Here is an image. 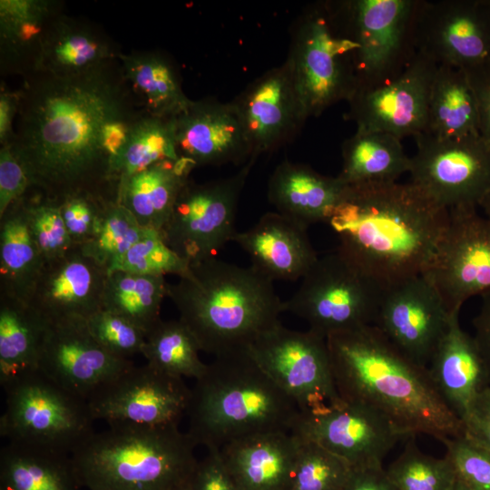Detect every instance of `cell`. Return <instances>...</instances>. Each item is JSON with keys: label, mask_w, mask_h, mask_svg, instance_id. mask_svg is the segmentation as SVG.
<instances>
[{"label": "cell", "mask_w": 490, "mask_h": 490, "mask_svg": "<svg viewBox=\"0 0 490 490\" xmlns=\"http://www.w3.org/2000/svg\"><path fill=\"white\" fill-rule=\"evenodd\" d=\"M191 389L182 377L149 364L133 365L87 400L93 418L109 427L158 428L179 426L187 416Z\"/></svg>", "instance_id": "5bb4252c"}, {"label": "cell", "mask_w": 490, "mask_h": 490, "mask_svg": "<svg viewBox=\"0 0 490 490\" xmlns=\"http://www.w3.org/2000/svg\"><path fill=\"white\" fill-rule=\"evenodd\" d=\"M3 388L0 435L7 443L72 456L94 433L87 401L39 371Z\"/></svg>", "instance_id": "9c48e42d"}, {"label": "cell", "mask_w": 490, "mask_h": 490, "mask_svg": "<svg viewBox=\"0 0 490 490\" xmlns=\"http://www.w3.org/2000/svg\"><path fill=\"white\" fill-rule=\"evenodd\" d=\"M474 338L484 360L490 385V290L482 295L479 312L474 318Z\"/></svg>", "instance_id": "11a10c76"}, {"label": "cell", "mask_w": 490, "mask_h": 490, "mask_svg": "<svg viewBox=\"0 0 490 490\" xmlns=\"http://www.w3.org/2000/svg\"><path fill=\"white\" fill-rule=\"evenodd\" d=\"M31 233L45 261L60 258L74 246L62 216L60 202L29 189L23 196Z\"/></svg>", "instance_id": "7bdbcfd3"}, {"label": "cell", "mask_w": 490, "mask_h": 490, "mask_svg": "<svg viewBox=\"0 0 490 490\" xmlns=\"http://www.w3.org/2000/svg\"><path fill=\"white\" fill-rule=\"evenodd\" d=\"M175 145L179 157L198 166H243L252 151L231 102L206 97L191 100L174 117Z\"/></svg>", "instance_id": "7402d4cb"}, {"label": "cell", "mask_w": 490, "mask_h": 490, "mask_svg": "<svg viewBox=\"0 0 490 490\" xmlns=\"http://www.w3.org/2000/svg\"><path fill=\"white\" fill-rule=\"evenodd\" d=\"M0 221V295L27 302L44 259L31 233L23 197Z\"/></svg>", "instance_id": "836d02e7"}, {"label": "cell", "mask_w": 490, "mask_h": 490, "mask_svg": "<svg viewBox=\"0 0 490 490\" xmlns=\"http://www.w3.org/2000/svg\"><path fill=\"white\" fill-rule=\"evenodd\" d=\"M291 433L319 444L352 468L383 466L386 456L402 438L372 410L345 402L318 412H301Z\"/></svg>", "instance_id": "ffe728a7"}, {"label": "cell", "mask_w": 490, "mask_h": 490, "mask_svg": "<svg viewBox=\"0 0 490 490\" xmlns=\"http://www.w3.org/2000/svg\"><path fill=\"white\" fill-rule=\"evenodd\" d=\"M9 144L30 189L49 199L89 192L118 199L103 131L112 120L140 111L119 60L96 71L58 77L24 78Z\"/></svg>", "instance_id": "6da1fadb"}, {"label": "cell", "mask_w": 490, "mask_h": 490, "mask_svg": "<svg viewBox=\"0 0 490 490\" xmlns=\"http://www.w3.org/2000/svg\"><path fill=\"white\" fill-rule=\"evenodd\" d=\"M357 49L332 20L326 1L309 5L297 17L286 61L307 118L348 103L356 93Z\"/></svg>", "instance_id": "52a82bcc"}, {"label": "cell", "mask_w": 490, "mask_h": 490, "mask_svg": "<svg viewBox=\"0 0 490 490\" xmlns=\"http://www.w3.org/2000/svg\"><path fill=\"white\" fill-rule=\"evenodd\" d=\"M248 349L259 366L299 406L318 412L342 403L333 378L326 338L297 331L279 321Z\"/></svg>", "instance_id": "4fadbf2b"}, {"label": "cell", "mask_w": 490, "mask_h": 490, "mask_svg": "<svg viewBox=\"0 0 490 490\" xmlns=\"http://www.w3.org/2000/svg\"><path fill=\"white\" fill-rule=\"evenodd\" d=\"M191 490H238L220 449L208 448L191 476Z\"/></svg>", "instance_id": "681fc988"}, {"label": "cell", "mask_w": 490, "mask_h": 490, "mask_svg": "<svg viewBox=\"0 0 490 490\" xmlns=\"http://www.w3.org/2000/svg\"><path fill=\"white\" fill-rule=\"evenodd\" d=\"M164 276L115 270L107 275L102 309L118 315L146 334L162 318L161 305L168 297Z\"/></svg>", "instance_id": "8d00e7d4"}, {"label": "cell", "mask_w": 490, "mask_h": 490, "mask_svg": "<svg viewBox=\"0 0 490 490\" xmlns=\"http://www.w3.org/2000/svg\"><path fill=\"white\" fill-rule=\"evenodd\" d=\"M140 112L142 111H135L120 116L110 121L104 126L103 131V146L110 159L111 167L123 151L128 140L131 124Z\"/></svg>", "instance_id": "f5cc1de1"}, {"label": "cell", "mask_w": 490, "mask_h": 490, "mask_svg": "<svg viewBox=\"0 0 490 490\" xmlns=\"http://www.w3.org/2000/svg\"><path fill=\"white\" fill-rule=\"evenodd\" d=\"M114 198L80 192L60 201L62 216L74 245L82 246L93 237L106 202Z\"/></svg>", "instance_id": "7dc6e473"}, {"label": "cell", "mask_w": 490, "mask_h": 490, "mask_svg": "<svg viewBox=\"0 0 490 490\" xmlns=\"http://www.w3.org/2000/svg\"><path fill=\"white\" fill-rule=\"evenodd\" d=\"M300 439L289 490H342L351 466L319 444Z\"/></svg>", "instance_id": "b9f144b4"}, {"label": "cell", "mask_w": 490, "mask_h": 490, "mask_svg": "<svg viewBox=\"0 0 490 490\" xmlns=\"http://www.w3.org/2000/svg\"><path fill=\"white\" fill-rule=\"evenodd\" d=\"M178 158L174 117H157L140 112L131 124L123 151L112 164L111 177L119 187L158 162Z\"/></svg>", "instance_id": "74e56055"}, {"label": "cell", "mask_w": 490, "mask_h": 490, "mask_svg": "<svg viewBox=\"0 0 490 490\" xmlns=\"http://www.w3.org/2000/svg\"><path fill=\"white\" fill-rule=\"evenodd\" d=\"M256 161L251 158L225 178L202 183L188 180L162 231L173 251L192 263L215 257L232 241L239 200Z\"/></svg>", "instance_id": "8fae6325"}, {"label": "cell", "mask_w": 490, "mask_h": 490, "mask_svg": "<svg viewBox=\"0 0 490 490\" xmlns=\"http://www.w3.org/2000/svg\"><path fill=\"white\" fill-rule=\"evenodd\" d=\"M448 220L411 182L346 185L325 223L337 250L383 290L423 273Z\"/></svg>", "instance_id": "7a4b0ae2"}, {"label": "cell", "mask_w": 490, "mask_h": 490, "mask_svg": "<svg viewBox=\"0 0 490 490\" xmlns=\"http://www.w3.org/2000/svg\"><path fill=\"white\" fill-rule=\"evenodd\" d=\"M308 227L279 212H266L232 241L249 255L251 267L271 280L302 279L318 257Z\"/></svg>", "instance_id": "cb8c5ba5"}, {"label": "cell", "mask_w": 490, "mask_h": 490, "mask_svg": "<svg viewBox=\"0 0 490 490\" xmlns=\"http://www.w3.org/2000/svg\"><path fill=\"white\" fill-rule=\"evenodd\" d=\"M86 322L94 339L111 355L132 360L142 354L146 333L125 318L101 309Z\"/></svg>", "instance_id": "f6af8a7d"}, {"label": "cell", "mask_w": 490, "mask_h": 490, "mask_svg": "<svg viewBox=\"0 0 490 490\" xmlns=\"http://www.w3.org/2000/svg\"><path fill=\"white\" fill-rule=\"evenodd\" d=\"M464 433L490 450V385L475 397L462 419Z\"/></svg>", "instance_id": "f907efd6"}, {"label": "cell", "mask_w": 490, "mask_h": 490, "mask_svg": "<svg viewBox=\"0 0 490 490\" xmlns=\"http://www.w3.org/2000/svg\"><path fill=\"white\" fill-rule=\"evenodd\" d=\"M449 490H472L456 477Z\"/></svg>", "instance_id": "680465c9"}, {"label": "cell", "mask_w": 490, "mask_h": 490, "mask_svg": "<svg viewBox=\"0 0 490 490\" xmlns=\"http://www.w3.org/2000/svg\"><path fill=\"white\" fill-rule=\"evenodd\" d=\"M300 413L245 348L215 357L196 379L187 433L197 446L220 449L257 434L291 432Z\"/></svg>", "instance_id": "5b68a950"}, {"label": "cell", "mask_w": 490, "mask_h": 490, "mask_svg": "<svg viewBox=\"0 0 490 490\" xmlns=\"http://www.w3.org/2000/svg\"><path fill=\"white\" fill-rule=\"evenodd\" d=\"M326 3L336 25L358 46L355 54L356 92L370 90L394 80L414 59L418 0Z\"/></svg>", "instance_id": "ba28073f"}, {"label": "cell", "mask_w": 490, "mask_h": 490, "mask_svg": "<svg viewBox=\"0 0 490 490\" xmlns=\"http://www.w3.org/2000/svg\"><path fill=\"white\" fill-rule=\"evenodd\" d=\"M195 163L185 157L158 162L118 187V201L146 229L162 231Z\"/></svg>", "instance_id": "4dcf8cb0"}, {"label": "cell", "mask_w": 490, "mask_h": 490, "mask_svg": "<svg viewBox=\"0 0 490 490\" xmlns=\"http://www.w3.org/2000/svg\"><path fill=\"white\" fill-rule=\"evenodd\" d=\"M345 187L338 176L323 175L309 165L285 160L270 176L267 195L277 212L309 228L325 222Z\"/></svg>", "instance_id": "f1b7e54d"}, {"label": "cell", "mask_w": 490, "mask_h": 490, "mask_svg": "<svg viewBox=\"0 0 490 490\" xmlns=\"http://www.w3.org/2000/svg\"><path fill=\"white\" fill-rule=\"evenodd\" d=\"M451 316L420 274L383 291L374 325L407 357L428 368Z\"/></svg>", "instance_id": "d6986e66"}, {"label": "cell", "mask_w": 490, "mask_h": 490, "mask_svg": "<svg viewBox=\"0 0 490 490\" xmlns=\"http://www.w3.org/2000/svg\"><path fill=\"white\" fill-rule=\"evenodd\" d=\"M326 339L342 402L372 410L402 438L425 434L443 441L464 434L462 421L439 394L428 368L407 357L375 325Z\"/></svg>", "instance_id": "3957f363"}, {"label": "cell", "mask_w": 490, "mask_h": 490, "mask_svg": "<svg viewBox=\"0 0 490 490\" xmlns=\"http://www.w3.org/2000/svg\"><path fill=\"white\" fill-rule=\"evenodd\" d=\"M341 154L338 178L346 185L397 182L410 170L400 139L385 132L357 130L343 142Z\"/></svg>", "instance_id": "d6a6232c"}, {"label": "cell", "mask_w": 490, "mask_h": 490, "mask_svg": "<svg viewBox=\"0 0 490 490\" xmlns=\"http://www.w3.org/2000/svg\"><path fill=\"white\" fill-rule=\"evenodd\" d=\"M342 490H397L383 466L353 468Z\"/></svg>", "instance_id": "db71d44e"}, {"label": "cell", "mask_w": 490, "mask_h": 490, "mask_svg": "<svg viewBox=\"0 0 490 490\" xmlns=\"http://www.w3.org/2000/svg\"><path fill=\"white\" fill-rule=\"evenodd\" d=\"M200 351L195 336L181 319H161L147 332L142 355L147 364L162 372L196 380L208 365L200 358Z\"/></svg>", "instance_id": "f35d334b"}, {"label": "cell", "mask_w": 490, "mask_h": 490, "mask_svg": "<svg viewBox=\"0 0 490 490\" xmlns=\"http://www.w3.org/2000/svg\"><path fill=\"white\" fill-rule=\"evenodd\" d=\"M382 288L337 250L318 258L284 311L304 319L310 330L328 336L374 325Z\"/></svg>", "instance_id": "30bf717a"}, {"label": "cell", "mask_w": 490, "mask_h": 490, "mask_svg": "<svg viewBox=\"0 0 490 490\" xmlns=\"http://www.w3.org/2000/svg\"><path fill=\"white\" fill-rule=\"evenodd\" d=\"M437 64L416 52L405 71L378 87L358 91L348 102V119L357 130L380 131L399 138L423 133Z\"/></svg>", "instance_id": "ac0fdd59"}, {"label": "cell", "mask_w": 490, "mask_h": 490, "mask_svg": "<svg viewBox=\"0 0 490 490\" xmlns=\"http://www.w3.org/2000/svg\"><path fill=\"white\" fill-rule=\"evenodd\" d=\"M408 441L386 473L397 490H449L456 479L455 471L445 456L437 458L421 451Z\"/></svg>", "instance_id": "60d3db41"}, {"label": "cell", "mask_w": 490, "mask_h": 490, "mask_svg": "<svg viewBox=\"0 0 490 490\" xmlns=\"http://www.w3.org/2000/svg\"><path fill=\"white\" fill-rule=\"evenodd\" d=\"M410 181L437 206L477 208L490 191V145L480 134L415 137Z\"/></svg>", "instance_id": "7c38bea8"}, {"label": "cell", "mask_w": 490, "mask_h": 490, "mask_svg": "<svg viewBox=\"0 0 490 490\" xmlns=\"http://www.w3.org/2000/svg\"><path fill=\"white\" fill-rule=\"evenodd\" d=\"M30 189L28 177L9 144L0 147V217Z\"/></svg>", "instance_id": "c3c4849f"}, {"label": "cell", "mask_w": 490, "mask_h": 490, "mask_svg": "<svg viewBox=\"0 0 490 490\" xmlns=\"http://www.w3.org/2000/svg\"><path fill=\"white\" fill-rule=\"evenodd\" d=\"M121 54L100 26L64 11L45 35L34 74L58 77L85 74L118 61Z\"/></svg>", "instance_id": "d4e9b609"}, {"label": "cell", "mask_w": 490, "mask_h": 490, "mask_svg": "<svg viewBox=\"0 0 490 490\" xmlns=\"http://www.w3.org/2000/svg\"><path fill=\"white\" fill-rule=\"evenodd\" d=\"M231 103L254 159L293 141L308 119L287 61L250 83Z\"/></svg>", "instance_id": "44dd1931"}, {"label": "cell", "mask_w": 490, "mask_h": 490, "mask_svg": "<svg viewBox=\"0 0 490 490\" xmlns=\"http://www.w3.org/2000/svg\"><path fill=\"white\" fill-rule=\"evenodd\" d=\"M466 73L477 103L479 133L490 145V64Z\"/></svg>", "instance_id": "816d5d0a"}, {"label": "cell", "mask_w": 490, "mask_h": 490, "mask_svg": "<svg viewBox=\"0 0 490 490\" xmlns=\"http://www.w3.org/2000/svg\"><path fill=\"white\" fill-rule=\"evenodd\" d=\"M20 93L12 91L1 83L0 87V144L9 143L18 113Z\"/></svg>", "instance_id": "9f6ffc18"}, {"label": "cell", "mask_w": 490, "mask_h": 490, "mask_svg": "<svg viewBox=\"0 0 490 490\" xmlns=\"http://www.w3.org/2000/svg\"><path fill=\"white\" fill-rule=\"evenodd\" d=\"M145 230L116 198L110 199L93 237L80 248L109 274Z\"/></svg>", "instance_id": "ab89813d"}, {"label": "cell", "mask_w": 490, "mask_h": 490, "mask_svg": "<svg viewBox=\"0 0 490 490\" xmlns=\"http://www.w3.org/2000/svg\"><path fill=\"white\" fill-rule=\"evenodd\" d=\"M107 271L74 246L64 256L45 261L27 303L48 322L87 319L102 309Z\"/></svg>", "instance_id": "603a6c76"}, {"label": "cell", "mask_w": 490, "mask_h": 490, "mask_svg": "<svg viewBox=\"0 0 490 490\" xmlns=\"http://www.w3.org/2000/svg\"><path fill=\"white\" fill-rule=\"evenodd\" d=\"M134 365L108 353L93 337L84 318L48 322L38 371L86 401L103 386Z\"/></svg>", "instance_id": "e0dca14e"}, {"label": "cell", "mask_w": 490, "mask_h": 490, "mask_svg": "<svg viewBox=\"0 0 490 490\" xmlns=\"http://www.w3.org/2000/svg\"><path fill=\"white\" fill-rule=\"evenodd\" d=\"M441 442L458 480L472 490H490V450L465 433Z\"/></svg>", "instance_id": "bcb514c9"}, {"label": "cell", "mask_w": 490, "mask_h": 490, "mask_svg": "<svg viewBox=\"0 0 490 490\" xmlns=\"http://www.w3.org/2000/svg\"><path fill=\"white\" fill-rule=\"evenodd\" d=\"M124 82L137 108L152 116L175 117L191 100L184 93L175 61L159 50L122 54Z\"/></svg>", "instance_id": "f546056e"}, {"label": "cell", "mask_w": 490, "mask_h": 490, "mask_svg": "<svg viewBox=\"0 0 490 490\" xmlns=\"http://www.w3.org/2000/svg\"><path fill=\"white\" fill-rule=\"evenodd\" d=\"M176 490H191V489H190V486H189V484H188V485H184V486H182L181 488H178Z\"/></svg>", "instance_id": "91938a15"}, {"label": "cell", "mask_w": 490, "mask_h": 490, "mask_svg": "<svg viewBox=\"0 0 490 490\" xmlns=\"http://www.w3.org/2000/svg\"><path fill=\"white\" fill-rule=\"evenodd\" d=\"M190 262L165 242L161 231L146 229L143 236L125 253L115 270L151 276H181ZM113 272V271H112Z\"/></svg>", "instance_id": "ee69618b"}, {"label": "cell", "mask_w": 490, "mask_h": 490, "mask_svg": "<svg viewBox=\"0 0 490 490\" xmlns=\"http://www.w3.org/2000/svg\"><path fill=\"white\" fill-rule=\"evenodd\" d=\"M48 321L27 302L0 295V384L38 371Z\"/></svg>", "instance_id": "1f68e13d"}, {"label": "cell", "mask_w": 490, "mask_h": 490, "mask_svg": "<svg viewBox=\"0 0 490 490\" xmlns=\"http://www.w3.org/2000/svg\"><path fill=\"white\" fill-rule=\"evenodd\" d=\"M428 370L439 394L462 421L488 379L475 340L462 329L459 314L450 317Z\"/></svg>", "instance_id": "4316f807"}, {"label": "cell", "mask_w": 490, "mask_h": 490, "mask_svg": "<svg viewBox=\"0 0 490 490\" xmlns=\"http://www.w3.org/2000/svg\"><path fill=\"white\" fill-rule=\"evenodd\" d=\"M168 298L201 350L214 357L248 348L284 312L273 280L215 257L190 263L168 285Z\"/></svg>", "instance_id": "277c9868"}, {"label": "cell", "mask_w": 490, "mask_h": 490, "mask_svg": "<svg viewBox=\"0 0 490 490\" xmlns=\"http://www.w3.org/2000/svg\"><path fill=\"white\" fill-rule=\"evenodd\" d=\"M301 439L291 432H268L220 448L238 490H289Z\"/></svg>", "instance_id": "484cf974"}, {"label": "cell", "mask_w": 490, "mask_h": 490, "mask_svg": "<svg viewBox=\"0 0 490 490\" xmlns=\"http://www.w3.org/2000/svg\"><path fill=\"white\" fill-rule=\"evenodd\" d=\"M196 446L179 426L109 427L91 435L71 457L88 490H176L190 482Z\"/></svg>", "instance_id": "8992f818"}, {"label": "cell", "mask_w": 490, "mask_h": 490, "mask_svg": "<svg viewBox=\"0 0 490 490\" xmlns=\"http://www.w3.org/2000/svg\"><path fill=\"white\" fill-rule=\"evenodd\" d=\"M416 52L437 65L470 71L490 64V0H418Z\"/></svg>", "instance_id": "2e32d148"}, {"label": "cell", "mask_w": 490, "mask_h": 490, "mask_svg": "<svg viewBox=\"0 0 490 490\" xmlns=\"http://www.w3.org/2000/svg\"><path fill=\"white\" fill-rule=\"evenodd\" d=\"M449 315L459 314L471 297L490 290V219L477 208L448 210L436 250L422 273Z\"/></svg>", "instance_id": "9a60e30c"}, {"label": "cell", "mask_w": 490, "mask_h": 490, "mask_svg": "<svg viewBox=\"0 0 490 490\" xmlns=\"http://www.w3.org/2000/svg\"><path fill=\"white\" fill-rule=\"evenodd\" d=\"M423 133L439 139L480 134L475 95L464 70L437 66Z\"/></svg>", "instance_id": "e575fe53"}, {"label": "cell", "mask_w": 490, "mask_h": 490, "mask_svg": "<svg viewBox=\"0 0 490 490\" xmlns=\"http://www.w3.org/2000/svg\"><path fill=\"white\" fill-rule=\"evenodd\" d=\"M55 0L0 1L1 73L23 78L35 73L45 35L64 12Z\"/></svg>", "instance_id": "83f0119b"}, {"label": "cell", "mask_w": 490, "mask_h": 490, "mask_svg": "<svg viewBox=\"0 0 490 490\" xmlns=\"http://www.w3.org/2000/svg\"><path fill=\"white\" fill-rule=\"evenodd\" d=\"M479 208L482 209L484 215L487 217L488 219H490V191L484 198Z\"/></svg>", "instance_id": "6f0895ef"}, {"label": "cell", "mask_w": 490, "mask_h": 490, "mask_svg": "<svg viewBox=\"0 0 490 490\" xmlns=\"http://www.w3.org/2000/svg\"><path fill=\"white\" fill-rule=\"evenodd\" d=\"M72 457L6 443L0 454V490H80Z\"/></svg>", "instance_id": "d590c367"}]
</instances>
